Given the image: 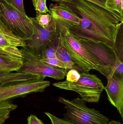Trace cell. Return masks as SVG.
Returning <instances> with one entry per match:
<instances>
[{
    "label": "cell",
    "instance_id": "1",
    "mask_svg": "<svg viewBox=\"0 0 123 124\" xmlns=\"http://www.w3.org/2000/svg\"><path fill=\"white\" fill-rule=\"evenodd\" d=\"M64 3L81 18L79 25L63 24L76 38L103 42L114 48L123 27V18L118 13L87 0H70Z\"/></svg>",
    "mask_w": 123,
    "mask_h": 124
},
{
    "label": "cell",
    "instance_id": "2",
    "mask_svg": "<svg viewBox=\"0 0 123 124\" xmlns=\"http://www.w3.org/2000/svg\"><path fill=\"white\" fill-rule=\"evenodd\" d=\"M58 101L66 110L63 115L64 120L75 124H108L110 122L109 119L99 111L87 107L81 98L69 100L60 97Z\"/></svg>",
    "mask_w": 123,
    "mask_h": 124
},
{
    "label": "cell",
    "instance_id": "3",
    "mask_svg": "<svg viewBox=\"0 0 123 124\" xmlns=\"http://www.w3.org/2000/svg\"><path fill=\"white\" fill-rule=\"evenodd\" d=\"M53 85L61 89L76 92L84 101L90 103L99 102L104 87L102 81L96 75L85 72L81 74L80 78L76 82L66 80Z\"/></svg>",
    "mask_w": 123,
    "mask_h": 124
},
{
    "label": "cell",
    "instance_id": "4",
    "mask_svg": "<svg viewBox=\"0 0 123 124\" xmlns=\"http://www.w3.org/2000/svg\"><path fill=\"white\" fill-rule=\"evenodd\" d=\"M0 21L25 41L30 39L34 32L33 22L30 17L5 0H0Z\"/></svg>",
    "mask_w": 123,
    "mask_h": 124
},
{
    "label": "cell",
    "instance_id": "5",
    "mask_svg": "<svg viewBox=\"0 0 123 124\" xmlns=\"http://www.w3.org/2000/svg\"><path fill=\"white\" fill-rule=\"evenodd\" d=\"M53 20L56 27L61 33L67 52L74 63L85 72L88 73L91 70L98 71L99 66L97 62L89 54L78 39L71 34L68 28L60 22Z\"/></svg>",
    "mask_w": 123,
    "mask_h": 124
},
{
    "label": "cell",
    "instance_id": "6",
    "mask_svg": "<svg viewBox=\"0 0 123 124\" xmlns=\"http://www.w3.org/2000/svg\"><path fill=\"white\" fill-rule=\"evenodd\" d=\"M77 39L98 64V71L107 79L113 70L117 55L114 48L102 42Z\"/></svg>",
    "mask_w": 123,
    "mask_h": 124
},
{
    "label": "cell",
    "instance_id": "7",
    "mask_svg": "<svg viewBox=\"0 0 123 124\" xmlns=\"http://www.w3.org/2000/svg\"><path fill=\"white\" fill-rule=\"evenodd\" d=\"M20 50L22 64L17 72L38 74L56 80L64 79L66 76V69L58 68L41 62L40 58L34 56L24 47Z\"/></svg>",
    "mask_w": 123,
    "mask_h": 124
},
{
    "label": "cell",
    "instance_id": "8",
    "mask_svg": "<svg viewBox=\"0 0 123 124\" xmlns=\"http://www.w3.org/2000/svg\"><path fill=\"white\" fill-rule=\"evenodd\" d=\"M33 22L34 32L31 38L25 40L26 48L34 56L42 59L47 46L55 38L58 33L55 22L52 17L50 27L44 28L30 17Z\"/></svg>",
    "mask_w": 123,
    "mask_h": 124
},
{
    "label": "cell",
    "instance_id": "9",
    "mask_svg": "<svg viewBox=\"0 0 123 124\" xmlns=\"http://www.w3.org/2000/svg\"><path fill=\"white\" fill-rule=\"evenodd\" d=\"M50 85L46 80L16 83L0 86V103L35 93L42 92Z\"/></svg>",
    "mask_w": 123,
    "mask_h": 124
},
{
    "label": "cell",
    "instance_id": "10",
    "mask_svg": "<svg viewBox=\"0 0 123 124\" xmlns=\"http://www.w3.org/2000/svg\"><path fill=\"white\" fill-rule=\"evenodd\" d=\"M107 86L104 87L108 99L115 106L123 119V76L113 73L108 79Z\"/></svg>",
    "mask_w": 123,
    "mask_h": 124
},
{
    "label": "cell",
    "instance_id": "11",
    "mask_svg": "<svg viewBox=\"0 0 123 124\" xmlns=\"http://www.w3.org/2000/svg\"><path fill=\"white\" fill-rule=\"evenodd\" d=\"M49 9L53 19L66 26L79 25L81 23V18L64 3L51 4Z\"/></svg>",
    "mask_w": 123,
    "mask_h": 124
},
{
    "label": "cell",
    "instance_id": "12",
    "mask_svg": "<svg viewBox=\"0 0 123 124\" xmlns=\"http://www.w3.org/2000/svg\"><path fill=\"white\" fill-rule=\"evenodd\" d=\"M45 77L30 73L17 72L0 73V84H12L16 83L44 80Z\"/></svg>",
    "mask_w": 123,
    "mask_h": 124
},
{
    "label": "cell",
    "instance_id": "13",
    "mask_svg": "<svg viewBox=\"0 0 123 124\" xmlns=\"http://www.w3.org/2000/svg\"><path fill=\"white\" fill-rule=\"evenodd\" d=\"M25 40L12 32L0 21V51L13 47L24 48Z\"/></svg>",
    "mask_w": 123,
    "mask_h": 124
},
{
    "label": "cell",
    "instance_id": "14",
    "mask_svg": "<svg viewBox=\"0 0 123 124\" xmlns=\"http://www.w3.org/2000/svg\"><path fill=\"white\" fill-rule=\"evenodd\" d=\"M22 64L21 60L0 54V73L17 71Z\"/></svg>",
    "mask_w": 123,
    "mask_h": 124
},
{
    "label": "cell",
    "instance_id": "15",
    "mask_svg": "<svg viewBox=\"0 0 123 124\" xmlns=\"http://www.w3.org/2000/svg\"><path fill=\"white\" fill-rule=\"evenodd\" d=\"M56 28L60 34V39L56 53V57L65 65L67 69H71L75 63L70 57L64 46L61 33L57 27Z\"/></svg>",
    "mask_w": 123,
    "mask_h": 124
},
{
    "label": "cell",
    "instance_id": "16",
    "mask_svg": "<svg viewBox=\"0 0 123 124\" xmlns=\"http://www.w3.org/2000/svg\"><path fill=\"white\" fill-rule=\"evenodd\" d=\"M58 31V34L55 38L46 47L42 59H52L56 57V53L60 39V34Z\"/></svg>",
    "mask_w": 123,
    "mask_h": 124
},
{
    "label": "cell",
    "instance_id": "17",
    "mask_svg": "<svg viewBox=\"0 0 123 124\" xmlns=\"http://www.w3.org/2000/svg\"><path fill=\"white\" fill-rule=\"evenodd\" d=\"M123 0H106L105 6L106 8L116 12L123 17Z\"/></svg>",
    "mask_w": 123,
    "mask_h": 124
},
{
    "label": "cell",
    "instance_id": "18",
    "mask_svg": "<svg viewBox=\"0 0 123 124\" xmlns=\"http://www.w3.org/2000/svg\"><path fill=\"white\" fill-rule=\"evenodd\" d=\"M32 18L40 26L44 28H47L50 27L52 23V16L47 13L41 14Z\"/></svg>",
    "mask_w": 123,
    "mask_h": 124
},
{
    "label": "cell",
    "instance_id": "19",
    "mask_svg": "<svg viewBox=\"0 0 123 124\" xmlns=\"http://www.w3.org/2000/svg\"><path fill=\"white\" fill-rule=\"evenodd\" d=\"M32 1L36 11V16L47 12L50 14V10L46 5V0H32Z\"/></svg>",
    "mask_w": 123,
    "mask_h": 124
},
{
    "label": "cell",
    "instance_id": "20",
    "mask_svg": "<svg viewBox=\"0 0 123 124\" xmlns=\"http://www.w3.org/2000/svg\"><path fill=\"white\" fill-rule=\"evenodd\" d=\"M45 114L50 119L51 124H75L69 121L64 120L63 119L59 118L48 112H45ZM108 124H122L118 121L112 120Z\"/></svg>",
    "mask_w": 123,
    "mask_h": 124
},
{
    "label": "cell",
    "instance_id": "21",
    "mask_svg": "<svg viewBox=\"0 0 123 124\" xmlns=\"http://www.w3.org/2000/svg\"><path fill=\"white\" fill-rule=\"evenodd\" d=\"M40 61L53 67L60 68L66 70L67 69L65 65L56 57L52 59H40Z\"/></svg>",
    "mask_w": 123,
    "mask_h": 124
},
{
    "label": "cell",
    "instance_id": "22",
    "mask_svg": "<svg viewBox=\"0 0 123 124\" xmlns=\"http://www.w3.org/2000/svg\"><path fill=\"white\" fill-rule=\"evenodd\" d=\"M113 73L123 76V62L121 61L117 55L116 56L115 62L113 70L107 79L111 77L113 75Z\"/></svg>",
    "mask_w": 123,
    "mask_h": 124
},
{
    "label": "cell",
    "instance_id": "23",
    "mask_svg": "<svg viewBox=\"0 0 123 124\" xmlns=\"http://www.w3.org/2000/svg\"><path fill=\"white\" fill-rule=\"evenodd\" d=\"M66 75V81L70 82H76L78 81L81 76V74L74 69H71L68 71Z\"/></svg>",
    "mask_w": 123,
    "mask_h": 124
},
{
    "label": "cell",
    "instance_id": "24",
    "mask_svg": "<svg viewBox=\"0 0 123 124\" xmlns=\"http://www.w3.org/2000/svg\"><path fill=\"white\" fill-rule=\"evenodd\" d=\"M6 2L18 9L19 11L26 14L24 7L23 0H5Z\"/></svg>",
    "mask_w": 123,
    "mask_h": 124
},
{
    "label": "cell",
    "instance_id": "25",
    "mask_svg": "<svg viewBox=\"0 0 123 124\" xmlns=\"http://www.w3.org/2000/svg\"><path fill=\"white\" fill-rule=\"evenodd\" d=\"M27 122V124H44L43 122L36 116L32 114H31L28 116Z\"/></svg>",
    "mask_w": 123,
    "mask_h": 124
},
{
    "label": "cell",
    "instance_id": "26",
    "mask_svg": "<svg viewBox=\"0 0 123 124\" xmlns=\"http://www.w3.org/2000/svg\"><path fill=\"white\" fill-rule=\"evenodd\" d=\"M51 0L57 2V3H65L68 2L69 1H70V0ZM87 0L91 1V2L94 3L96 4L97 5H99V6L102 7L106 8L105 6V4L102 3V2L100 1L99 0Z\"/></svg>",
    "mask_w": 123,
    "mask_h": 124
},
{
    "label": "cell",
    "instance_id": "27",
    "mask_svg": "<svg viewBox=\"0 0 123 124\" xmlns=\"http://www.w3.org/2000/svg\"><path fill=\"white\" fill-rule=\"evenodd\" d=\"M99 0L101 1V2H102V3H103L105 4V0Z\"/></svg>",
    "mask_w": 123,
    "mask_h": 124
},
{
    "label": "cell",
    "instance_id": "28",
    "mask_svg": "<svg viewBox=\"0 0 123 124\" xmlns=\"http://www.w3.org/2000/svg\"><path fill=\"white\" fill-rule=\"evenodd\" d=\"M1 85H1V84H0V86H1Z\"/></svg>",
    "mask_w": 123,
    "mask_h": 124
},
{
    "label": "cell",
    "instance_id": "29",
    "mask_svg": "<svg viewBox=\"0 0 123 124\" xmlns=\"http://www.w3.org/2000/svg\"></svg>",
    "mask_w": 123,
    "mask_h": 124
}]
</instances>
